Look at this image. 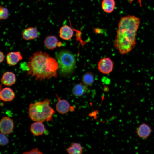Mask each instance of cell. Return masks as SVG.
<instances>
[{
    "label": "cell",
    "instance_id": "cell-1",
    "mask_svg": "<svg viewBox=\"0 0 154 154\" xmlns=\"http://www.w3.org/2000/svg\"><path fill=\"white\" fill-rule=\"evenodd\" d=\"M140 23L139 18L134 15L121 17L114 42L115 48L121 54L129 53L135 47L137 33Z\"/></svg>",
    "mask_w": 154,
    "mask_h": 154
},
{
    "label": "cell",
    "instance_id": "cell-2",
    "mask_svg": "<svg viewBox=\"0 0 154 154\" xmlns=\"http://www.w3.org/2000/svg\"><path fill=\"white\" fill-rule=\"evenodd\" d=\"M27 65L28 75L36 80L41 81L57 77L58 62L46 52H35L30 56Z\"/></svg>",
    "mask_w": 154,
    "mask_h": 154
},
{
    "label": "cell",
    "instance_id": "cell-3",
    "mask_svg": "<svg viewBox=\"0 0 154 154\" xmlns=\"http://www.w3.org/2000/svg\"><path fill=\"white\" fill-rule=\"evenodd\" d=\"M50 104L48 99L30 104L28 109L29 117L35 121L43 123L51 121L55 112Z\"/></svg>",
    "mask_w": 154,
    "mask_h": 154
},
{
    "label": "cell",
    "instance_id": "cell-4",
    "mask_svg": "<svg viewBox=\"0 0 154 154\" xmlns=\"http://www.w3.org/2000/svg\"><path fill=\"white\" fill-rule=\"evenodd\" d=\"M55 56L60 74L65 76L72 74L76 66V60L73 54L68 50H62L56 52Z\"/></svg>",
    "mask_w": 154,
    "mask_h": 154
},
{
    "label": "cell",
    "instance_id": "cell-5",
    "mask_svg": "<svg viewBox=\"0 0 154 154\" xmlns=\"http://www.w3.org/2000/svg\"><path fill=\"white\" fill-rule=\"evenodd\" d=\"M114 66L112 61L109 58H104L98 62V70L101 73L107 74L111 72Z\"/></svg>",
    "mask_w": 154,
    "mask_h": 154
},
{
    "label": "cell",
    "instance_id": "cell-6",
    "mask_svg": "<svg viewBox=\"0 0 154 154\" xmlns=\"http://www.w3.org/2000/svg\"><path fill=\"white\" fill-rule=\"evenodd\" d=\"M14 127V123L12 119L7 116L2 118L0 121L1 133L5 135L10 134Z\"/></svg>",
    "mask_w": 154,
    "mask_h": 154
},
{
    "label": "cell",
    "instance_id": "cell-7",
    "mask_svg": "<svg viewBox=\"0 0 154 154\" xmlns=\"http://www.w3.org/2000/svg\"><path fill=\"white\" fill-rule=\"evenodd\" d=\"M151 131V129L149 125L145 123H143L137 128L136 133L139 138L145 139L150 136Z\"/></svg>",
    "mask_w": 154,
    "mask_h": 154
},
{
    "label": "cell",
    "instance_id": "cell-8",
    "mask_svg": "<svg viewBox=\"0 0 154 154\" xmlns=\"http://www.w3.org/2000/svg\"><path fill=\"white\" fill-rule=\"evenodd\" d=\"M58 101L56 105V109L57 112L61 114L68 113L70 110V106L69 103L66 100L62 99L56 95Z\"/></svg>",
    "mask_w": 154,
    "mask_h": 154
},
{
    "label": "cell",
    "instance_id": "cell-9",
    "mask_svg": "<svg viewBox=\"0 0 154 154\" xmlns=\"http://www.w3.org/2000/svg\"><path fill=\"white\" fill-rule=\"evenodd\" d=\"M7 63L11 66H14L22 59V56L19 52H12L8 53L6 56Z\"/></svg>",
    "mask_w": 154,
    "mask_h": 154
},
{
    "label": "cell",
    "instance_id": "cell-10",
    "mask_svg": "<svg viewBox=\"0 0 154 154\" xmlns=\"http://www.w3.org/2000/svg\"><path fill=\"white\" fill-rule=\"evenodd\" d=\"M74 30L70 26L65 25L62 27L59 31V35L62 39L65 40H70L73 36Z\"/></svg>",
    "mask_w": 154,
    "mask_h": 154
},
{
    "label": "cell",
    "instance_id": "cell-11",
    "mask_svg": "<svg viewBox=\"0 0 154 154\" xmlns=\"http://www.w3.org/2000/svg\"><path fill=\"white\" fill-rule=\"evenodd\" d=\"M30 130L34 135L39 136L43 134L45 131V128L42 122L35 121L31 125Z\"/></svg>",
    "mask_w": 154,
    "mask_h": 154
},
{
    "label": "cell",
    "instance_id": "cell-12",
    "mask_svg": "<svg viewBox=\"0 0 154 154\" xmlns=\"http://www.w3.org/2000/svg\"><path fill=\"white\" fill-rule=\"evenodd\" d=\"M1 80V82L3 85L11 86L14 84L16 82V76L13 72L7 71L3 74Z\"/></svg>",
    "mask_w": 154,
    "mask_h": 154
},
{
    "label": "cell",
    "instance_id": "cell-13",
    "mask_svg": "<svg viewBox=\"0 0 154 154\" xmlns=\"http://www.w3.org/2000/svg\"><path fill=\"white\" fill-rule=\"evenodd\" d=\"M15 97V93L12 89L9 87H5L1 90L0 97L2 101H11L14 99Z\"/></svg>",
    "mask_w": 154,
    "mask_h": 154
},
{
    "label": "cell",
    "instance_id": "cell-14",
    "mask_svg": "<svg viewBox=\"0 0 154 154\" xmlns=\"http://www.w3.org/2000/svg\"><path fill=\"white\" fill-rule=\"evenodd\" d=\"M38 36L37 30L33 27H29L25 29L22 34V38L27 40L35 39Z\"/></svg>",
    "mask_w": 154,
    "mask_h": 154
},
{
    "label": "cell",
    "instance_id": "cell-15",
    "mask_svg": "<svg viewBox=\"0 0 154 154\" xmlns=\"http://www.w3.org/2000/svg\"><path fill=\"white\" fill-rule=\"evenodd\" d=\"M58 39L55 36L49 35L45 38L44 44L46 47L48 49L53 50L58 46Z\"/></svg>",
    "mask_w": 154,
    "mask_h": 154
},
{
    "label": "cell",
    "instance_id": "cell-16",
    "mask_svg": "<svg viewBox=\"0 0 154 154\" xmlns=\"http://www.w3.org/2000/svg\"><path fill=\"white\" fill-rule=\"evenodd\" d=\"M116 3L115 0H103L101 4L102 10L105 13H110L115 9Z\"/></svg>",
    "mask_w": 154,
    "mask_h": 154
},
{
    "label": "cell",
    "instance_id": "cell-17",
    "mask_svg": "<svg viewBox=\"0 0 154 154\" xmlns=\"http://www.w3.org/2000/svg\"><path fill=\"white\" fill-rule=\"evenodd\" d=\"M87 87L83 84H77L74 86L72 92L75 96H81L85 94L88 91Z\"/></svg>",
    "mask_w": 154,
    "mask_h": 154
},
{
    "label": "cell",
    "instance_id": "cell-18",
    "mask_svg": "<svg viewBox=\"0 0 154 154\" xmlns=\"http://www.w3.org/2000/svg\"><path fill=\"white\" fill-rule=\"evenodd\" d=\"M82 147L79 143H74L67 148L66 151L70 154H80L82 152Z\"/></svg>",
    "mask_w": 154,
    "mask_h": 154
},
{
    "label": "cell",
    "instance_id": "cell-19",
    "mask_svg": "<svg viewBox=\"0 0 154 154\" xmlns=\"http://www.w3.org/2000/svg\"><path fill=\"white\" fill-rule=\"evenodd\" d=\"M94 80V77L93 74L90 72L86 73L82 78V83L87 86L92 85Z\"/></svg>",
    "mask_w": 154,
    "mask_h": 154
},
{
    "label": "cell",
    "instance_id": "cell-20",
    "mask_svg": "<svg viewBox=\"0 0 154 154\" xmlns=\"http://www.w3.org/2000/svg\"><path fill=\"white\" fill-rule=\"evenodd\" d=\"M9 16L8 9L6 7L1 6L0 9V18L1 19H5Z\"/></svg>",
    "mask_w": 154,
    "mask_h": 154
},
{
    "label": "cell",
    "instance_id": "cell-21",
    "mask_svg": "<svg viewBox=\"0 0 154 154\" xmlns=\"http://www.w3.org/2000/svg\"><path fill=\"white\" fill-rule=\"evenodd\" d=\"M9 141L8 138L5 135V134L1 133L0 144L1 146H3L7 144Z\"/></svg>",
    "mask_w": 154,
    "mask_h": 154
},
{
    "label": "cell",
    "instance_id": "cell-22",
    "mask_svg": "<svg viewBox=\"0 0 154 154\" xmlns=\"http://www.w3.org/2000/svg\"><path fill=\"white\" fill-rule=\"evenodd\" d=\"M23 154H43L41 151H39L38 149L36 148L33 149L29 151L24 152L23 153Z\"/></svg>",
    "mask_w": 154,
    "mask_h": 154
},
{
    "label": "cell",
    "instance_id": "cell-23",
    "mask_svg": "<svg viewBox=\"0 0 154 154\" xmlns=\"http://www.w3.org/2000/svg\"><path fill=\"white\" fill-rule=\"evenodd\" d=\"M0 62L1 63L4 60L5 56L4 55L3 53L1 51H0Z\"/></svg>",
    "mask_w": 154,
    "mask_h": 154
},
{
    "label": "cell",
    "instance_id": "cell-24",
    "mask_svg": "<svg viewBox=\"0 0 154 154\" xmlns=\"http://www.w3.org/2000/svg\"><path fill=\"white\" fill-rule=\"evenodd\" d=\"M74 108L73 107L71 106L70 107V111H73L74 110Z\"/></svg>",
    "mask_w": 154,
    "mask_h": 154
}]
</instances>
